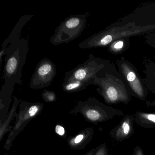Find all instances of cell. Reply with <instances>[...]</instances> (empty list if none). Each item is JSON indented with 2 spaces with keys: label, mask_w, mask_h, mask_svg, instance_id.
I'll return each instance as SVG.
<instances>
[{
  "label": "cell",
  "mask_w": 155,
  "mask_h": 155,
  "mask_svg": "<svg viewBox=\"0 0 155 155\" xmlns=\"http://www.w3.org/2000/svg\"><path fill=\"white\" fill-rule=\"evenodd\" d=\"M55 130L56 133L60 136H62L65 134V129L61 125H57L55 128Z\"/></svg>",
  "instance_id": "18"
},
{
  "label": "cell",
  "mask_w": 155,
  "mask_h": 155,
  "mask_svg": "<svg viewBox=\"0 0 155 155\" xmlns=\"http://www.w3.org/2000/svg\"><path fill=\"white\" fill-rule=\"evenodd\" d=\"M130 119L127 118L121 123L116 131V137L119 139L124 138L129 135L131 130Z\"/></svg>",
  "instance_id": "13"
},
{
  "label": "cell",
  "mask_w": 155,
  "mask_h": 155,
  "mask_svg": "<svg viewBox=\"0 0 155 155\" xmlns=\"http://www.w3.org/2000/svg\"><path fill=\"white\" fill-rule=\"evenodd\" d=\"M43 99L46 101L51 102L54 101L56 99V94L53 91L45 90L43 91L42 94Z\"/></svg>",
  "instance_id": "15"
},
{
  "label": "cell",
  "mask_w": 155,
  "mask_h": 155,
  "mask_svg": "<svg viewBox=\"0 0 155 155\" xmlns=\"http://www.w3.org/2000/svg\"><path fill=\"white\" fill-rule=\"evenodd\" d=\"M95 155H106V150L105 148L104 147L100 148Z\"/></svg>",
  "instance_id": "20"
},
{
  "label": "cell",
  "mask_w": 155,
  "mask_h": 155,
  "mask_svg": "<svg viewBox=\"0 0 155 155\" xmlns=\"http://www.w3.org/2000/svg\"><path fill=\"white\" fill-rule=\"evenodd\" d=\"M117 65L119 71L125 79L131 93L139 98L145 99L147 89L136 67L123 57L119 59Z\"/></svg>",
  "instance_id": "6"
},
{
  "label": "cell",
  "mask_w": 155,
  "mask_h": 155,
  "mask_svg": "<svg viewBox=\"0 0 155 155\" xmlns=\"http://www.w3.org/2000/svg\"><path fill=\"white\" fill-rule=\"evenodd\" d=\"M94 85L98 86V92L110 104L127 102L131 98V91L125 79L110 62L98 73Z\"/></svg>",
  "instance_id": "2"
},
{
  "label": "cell",
  "mask_w": 155,
  "mask_h": 155,
  "mask_svg": "<svg viewBox=\"0 0 155 155\" xmlns=\"http://www.w3.org/2000/svg\"><path fill=\"white\" fill-rule=\"evenodd\" d=\"M145 42L148 45L155 48V31L147 34Z\"/></svg>",
  "instance_id": "16"
},
{
  "label": "cell",
  "mask_w": 155,
  "mask_h": 155,
  "mask_svg": "<svg viewBox=\"0 0 155 155\" xmlns=\"http://www.w3.org/2000/svg\"><path fill=\"white\" fill-rule=\"evenodd\" d=\"M33 17V15H25L22 16L19 19L18 21L16 23L8 38L3 41L2 50L5 49L11 44L16 42L20 39L21 34L24 26Z\"/></svg>",
  "instance_id": "9"
},
{
  "label": "cell",
  "mask_w": 155,
  "mask_h": 155,
  "mask_svg": "<svg viewBox=\"0 0 155 155\" xmlns=\"http://www.w3.org/2000/svg\"><path fill=\"white\" fill-rule=\"evenodd\" d=\"M84 137V136L83 134H80V135H78L74 139V143L76 144L80 143L82 141Z\"/></svg>",
  "instance_id": "19"
},
{
  "label": "cell",
  "mask_w": 155,
  "mask_h": 155,
  "mask_svg": "<svg viewBox=\"0 0 155 155\" xmlns=\"http://www.w3.org/2000/svg\"><path fill=\"white\" fill-rule=\"evenodd\" d=\"M90 85V83L75 80H64L62 89L66 92L73 93L82 90Z\"/></svg>",
  "instance_id": "11"
},
{
  "label": "cell",
  "mask_w": 155,
  "mask_h": 155,
  "mask_svg": "<svg viewBox=\"0 0 155 155\" xmlns=\"http://www.w3.org/2000/svg\"><path fill=\"white\" fill-rule=\"evenodd\" d=\"M28 39L20 38L12 43L5 49L1 50L0 52L1 64L4 56L5 66L3 71L4 84L1 92L12 93L16 85L23 84L22 68L26 63L27 55L29 49Z\"/></svg>",
  "instance_id": "1"
},
{
  "label": "cell",
  "mask_w": 155,
  "mask_h": 155,
  "mask_svg": "<svg viewBox=\"0 0 155 155\" xmlns=\"http://www.w3.org/2000/svg\"><path fill=\"white\" fill-rule=\"evenodd\" d=\"M153 31H155L154 25L140 26L133 22L121 24L115 22L81 41L79 44V47L90 49L106 47L122 38L147 34Z\"/></svg>",
  "instance_id": "3"
},
{
  "label": "cell",
  "mask_w": 155,
  "mask_h": 155,
  "mask_svg": "<svg viewBox=\"0 0 155 155\" xmlns=\"http://www.w3.org/2000/svg\"><path fill=\"white\" fill-rule=\"evenodd\" d=\"M140 117L145 120L155 124V114L150 113H141Z\"/></svg>",
  "instance_id": "17"
},
{
  "label": "cell",
  "mask_w": 155,
  "mask_h": 155,
  "mask_svg": "<svg viewBox=\"0 0 155 155\" xmlns=\"http://www.w3.org/2000/svg\"><path fill=\"white\" fill-rule=\"evenodd\" d=\"M86 116L88 119L91 121H97L101 118V115L100 111L93 108H89L86 110Z\"/></svg>",
  "instance_id": "14"
},
{
  "label": "cell",
  "mask_w": 155,
  "mask_h": 155,
  "mask_svg": "<svg viewBox=\"0 0 155 155\" xmlns=\"http://www.w3.org/2000/svg\"><path fill=\"white\" fill-rule=\"evenodd\" d=\"M110 62L108 60L90 54L86 61L66 72L64 80H75L94 85V79L98 73Z\"/></svg>",
  "instance_id": "5"
},
{
  "label": "cell",
  "mask_w": 155,
  "mask_h": 155,
  "mask_svg": "<svg viewBox=\"0 0 155 155\" xmlns=\"http://www.w3.org/2000/svg\"><path fill=\"white\" fill-rule=\"evenodd\" d=\"M87 21L85 14L72 15L61 21L50 38L54 46L68 43L78 38L86 28Z\"/></svg>",
  "instance_id": "4"
},
{
  "label": "cell",
  "mask_w": 155,
  "mask_h": 155,
  "mask_svg": "<svg viewBox=\"0 0 155 155\" xmlns=\"http://www.w3.org/2000/svg\"><path fill=\"white\" fill-rule=\"evenodd\" d=\"M134 155H143V152H142L141 149L138 148L135 151Z\"/></svg>",
  "instance_id": "21"
},
{
  "label": "cell",
  "mask_w": 155,
  "mask_h": 155,
  "mask_svg": "<svg viewBox=\"0 0 155 155\" xmlns=\"http://www.w3.org/2000/svg\"><path fill=\"white\" fill-rule=\"evenodd\" d=\"M41 107V104H34L30 106L25 112V115L19 119L18 122L16 124L15 129L18 128L23 122L35 116L38 112Z\"/></svg>",
  "instance_id": "12"
},
{
  "label": "cell",
  "mask_w": 155,
  "mask_h": 155,
  "mask_svg": "<svg viewBox=\"0 0 155 155\" xmlns=\"http://www.w3.org/2000/svg\"><path fill=\"white\" fill-rule=\"evenodd\" d=\"M129 38H122L110 43L108 49L109 52L114 55H118L126 51L129 48Z\"/></svg>",
  "instance_id": "10"
},
{
  "label": "cell",
  "mask_w": 155,
  "mask_h": 155,
  "mask_svg": "<svg viewBox=\"0 0 155 155\" xmlns=\"http://www.w3.org/2000/svg\"><path fill=\"white\" fill-rule=\"evenodd\" d=\"M56 65L47 58L38 62L31 76L29 86L31 88L38 90L48 87L57 75Z\"/></svg>",
  "instance_id": "7"
},
{
  "label": "cell",
  "mask_w": 155,
  "mask_h": 155,
  "mask_svg": "<svg viewBox=\"0 0 155 155\" xmlns=\"http://www.w3.org/2000/svg\"><path fill=\"white\" fill-rule=\"evenodd\" d=\"M116 22L120 24L133 22L140 26H155V2L140 7Z\"/></svg>",
  "instance_id": "8"
}]
</instances>
